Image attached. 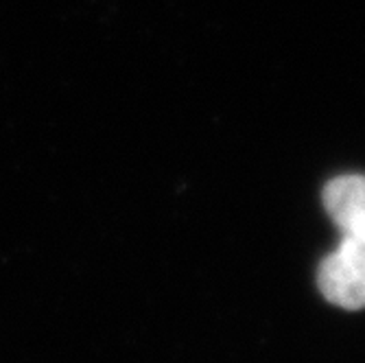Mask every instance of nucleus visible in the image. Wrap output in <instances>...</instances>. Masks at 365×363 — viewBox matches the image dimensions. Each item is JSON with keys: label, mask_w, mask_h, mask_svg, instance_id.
I'll return each mask as SVG.
<instances>
[{"label": "nucleus", "mask_w": 365, "mask_h": 363, "mask_svg": "<svg viewBox=\"0 0 365 363\" xmlns=\"http://www.w3.org/2000/svg\"><path fill=\"white\" fill-rule=\"evenodd\" d=\"M322 202L341 239L319 262L317 287L330 305L361 311L365 309V175L330 180Z\"/></svg>", "instance_id": "1"}]
</instances>
